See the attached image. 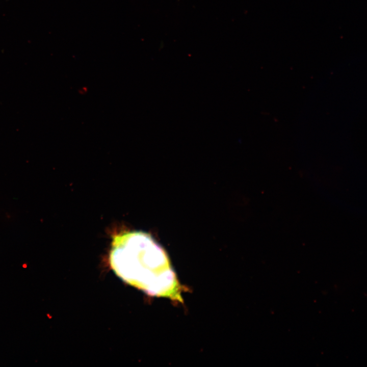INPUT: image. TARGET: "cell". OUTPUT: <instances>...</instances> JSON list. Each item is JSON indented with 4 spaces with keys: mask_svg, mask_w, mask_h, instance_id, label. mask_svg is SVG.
<instances>
[{
    "mask_svg": "<svg viewBox=\"0 0 367 367\" xmlns=\"http://www.w3.org/2000/svg\"><path fill=\"white\" fill-rule=\"evenodd\" d=\"M109 261L120 278L147 295L183 301L167 253L149 234L130 231L115 235Z\"/></svg>",
    "mask_w": 367,
    "mask_h": 367,
    "instance_id": "obj_1",
    "label": "cell"
}]
</instances>
